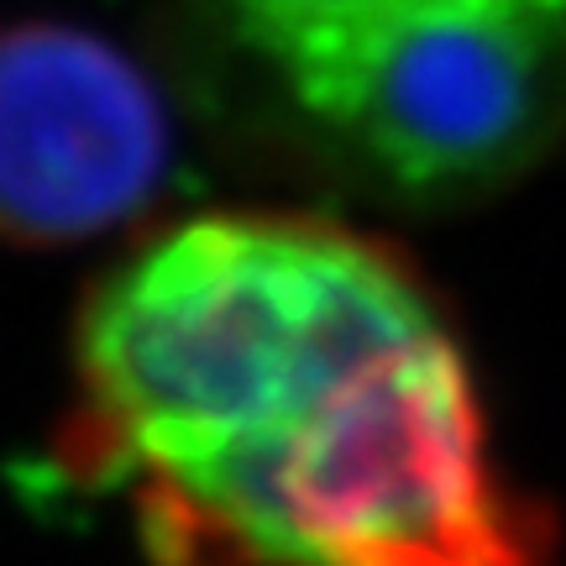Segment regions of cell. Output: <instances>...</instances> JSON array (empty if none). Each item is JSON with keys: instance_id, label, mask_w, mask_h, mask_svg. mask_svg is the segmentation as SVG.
<instances>
[{"instance_id": "obj_4", "label": "cell", "mask_w": 566, "mask_h": 566, "mask_svg": "<svg viewBox=\"0 0 566 566\" xmlns=\"http://www.w3.org/2000/svg\"><path fill=\"white\" fill-rule=\"evenodd\" d=\"M174 126L158 84L116 42L69 21L0 32V237L74 247L158 200Z\"/></svg>"}, {"instance_id": "obj_3", "label": "cell", "mask_w": 566, "mask_h": 566, "mask_svg": "<svg viewBox=\"0 0 566 566\" xmlns=\"http://www.w3.org/2000/svg\"><path fill=\"white\" fill-rule=\"evenodd\" d=\"M273 69L357 179L472 200L566 132V0H424Z\"/></svg>"}, {"instance_id": "obj_1", "label": "cell", "mask_w": 566, "mask_h": 566, "mask_svg": "<svg viewBox=\"0 0 566 566\" xmlns=\"http://www.w3.org/2000/svg\"><path fill=\"white\" fill-rule=\"evenodd\" d=\"M436 315L405 252L352 226L289 210L168 226L80 304L59 462L132 509L189 493Z\"/></svg>"}, {"instance_id": "obj_2", "label": "cell", "mask_w": 566, "mask_h": 566, "mask_svg": "<svg viewBox=\"0 0 566 566\" xmlns=\"http://www.w3.org/2000/svg\"><path fill=\"white\" fill-rule=\"evenodd\" d=\"M132 520L158 566H551L546 514L499 472L441 315L378 346L263 451Z\"/></svg>"}, {"instance_id": "obj_5", "label": "cell", "mask_w": 566, "mask_h": 566, "mask_svg": "<svg viewBox=\"0 0 566 566\" xmlns=\"http://www.w3.org/2000/svg\"><path fill=\"white\" fill-rule=\"evenodd\" d=\"M409 6H424V0H221L231 32L252 53H263L268 63H283L315 42L346 38L357 27L399 17Z\"/></svg>"}]
</instances>
